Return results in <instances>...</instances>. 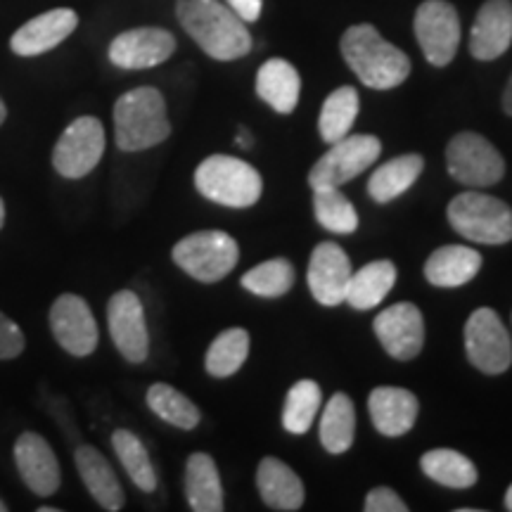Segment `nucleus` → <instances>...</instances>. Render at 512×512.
I'll list each match as a JSON object with an SVG mask.
<instances>
[{"label":"nucleus","mask_w":512,"mask_h":512,"mask_svg":"<svg viewBox=\"0 0 512 512\" xmlns=\"http://www.w3.org/2000/svg\"><path fill=\"white\" fill-rule=\"evenodd\" d=\"M178 22L214 60L230 62L252 50L247 24L219 0H178Z\"/></svg>","instance_id":"obj_1"},{"label":"nucleus","mask_w":512,"mask_h":512,"mask_svg":"<svg viewBox=\"0 0 512 512\" xmlns=\"http://www.w3.org/2000/svg\"><path fill=\"white\" fill-rule=\"evenodd\" d=\"M342 57L351 72L375 91H392L411 74L408 55L384 41L373 24H354L342 36Z\"/></svg>","instance_id":"obj_2"},{"label":"nucleus","mask_w":512,"mask_h":512,"mask_svg":"<svg viewBox=\"0 0 512 512\" xmlns=\"http://www.w3.org/2000/svg\"><path fill=\"white\" fill-rule=\"evenodd\" d=\"M114 133L124 152L150 150L171 136L164 95L152 86L133 88L114 102Z\"/></svg>","instance_id":"obj_3"},{"label":"nucleus","mask_w":512,"mask_h":512,"mask_svg":"<svg viewBox=\"0 0 512 512\" xmlns=\"http://www.w3.org/2000/svg\"><path fill=\"white\" fill-rule=\"evenodd\" d=\"M195 188L209 202L223 207H254L264 192L261 174L245 159L230 155H211L197 166Z\"/></svg>","instance_id":"obj_4"},{"label":"nucleus","mask_w":512,"mask_h":512,"mask_svg":"<svg viewBox=\"0 0 512 512\" xmlns=\"http://www.w3.org/2000/svg\"><path fill=\"white\" fill-rule=\"evenodd\" d=\"M448 223L460 238L479 245H505L512 240V209L498 197L479 190L460 192L446 209Z\"/></svg>","instance_id":"obj_5"},{"label":"nucleus","mask_w":512,"mask_h":512,"mask_svg":"<svg viewBox=\"0 0 512 512\" xmlns=\"http://www.w3.org/2000/svg\"><path fill=\"white\" fill-rule=\"evenodd\" d=\"M171 259L190 278L200 283H219L238 266L240 249L235 238L223 230H200L178 240Z\"/></svg>","instance_id":"obj_6"},{"label":"nucleus","mask_w":512,"mask_h":512,"mask_svg":"<svg viewBox=\"0 0 512 512\" xmlns=\"http://www.w3.org/2000/svg\"><path fill=\"white\" fill-rule=\"evenodd\" d=\"M446 169L467 188H489L505 176V159L484 136L463 131L446 147Z\"/></svg>","instance_id":"obj_7"},{"label":"nucleus","mask_w":512,"mask_h":512,"mask_svg":"<svg viewBox=\"0 0 512 512\" xmlns=\"http://www.w3.org/2000/svg\"><path fill=\"white\" fill-rule=\"evenodd\" d=\"M382 143L377 136H344L330 145V150L309 171L311 190L342 188L344 183L361 176L370 164L377 162Z\"/></svg>","instance_id":"obj_8"},{"label":"nucleus","mask_w":512,"mask_h":512,"mask_svg":"<svg viewBox=\"0 0 512 512\" xmlns=\"http://www.w3.org/2000/svg\"><path fill=\"white\" fill-rule=\"evenodd\" d=\"M465 351L484 375H503L512 363V342L494 309H477L465 323Z\"/></svg>","instance_id":"obj_9"},{"label":"nucleus","mask_w":512,"mask_h":512,"mask_svg":"<svg viewBox=\"0 0 512 512\" xmlns=\"http://www.w3.org/2000/svg\"><path fill=\"white\" fill-rule=\"evenodd\" d=\"M105 155V128L100 119L81 117L64 128L53 150V166L64 178L88 176Z\"/></svg>","instance_id":"obj_10"},{"label":"nucleus","mask_w":512,"mask_h":512,"mask_svg":"<svg viewBox=\"0 0 512 512\" xmlns=\"http://www.w3.org/2000/svg\"><path fill=\"white\" fill-rule=\"evenodd\" d=\"M415 36L432 67L453 62L460 46V17L448 0H425L415 12Z\"/></svg>","instance_id":"obj_11"},{"label":"nucleus","mask_w":512,"mask_h":512,"mask_svg":"<svg viewBox=\"0 0 512 512\" xmlns=\"http://www.w3.org/2000/svg\"><path fill=\"white\" fill-rule=\"evenodd\" d=\"M50 330L57 344L72 356H91L98 347V323L91 306L79 294H62L50 306Z\"/></svg>","instance_id":"obj_12"},{"label":"nucleus","mask_w":512,"mask_h":512,"mask_svg":"<svg viewBox=\"0 0 512 512\" xmlns=\"http://www.w3.org/2000/svg\"><path fill=\"white\" fill-rule=\"evenodd\" d=\"M107 325L119 354L128 363H143L150 354V335H147L143 302L136 292L121 290L112 294L107 304Z\"/></svg>","instance_id":"obj_13"},{"label":"nucleus","mask_w":512,"mask_h":512,"mask_svg":"<svg viewBox=\"0 0 512 512\" xmlns=\"http://www.w3.org/2000/svg\"><path fill=\"white\" fill-rule=\"evenodd\" d=\"M375 335L389 356L411 361L425 347V318L411 302H399L384 309L373 323Z\"/></svg>","instance_id":"obj_14"},{"label":"nucleus","mask_w":512,"mask_h":512,"mask_svg":"<svg viewBox=\"0 0 512 512\" xmlns=\"http://www.w3.org/2000/svg\"><path fill=\"white\" fill-rule=\"evenodd\" d=\"M176 53V38L166 29L140 27L119 34L110 46V60L121 69H150Z\"/></svg>","instance_id":"obj_15"},{"label":"nucleus","mask_w":512,"mask_h":512,"mask_svg":"<svg viewBox=\"0 0 512 512\" xmlns=\"http://www.w3.org/2000/svg\"><path fill=\"white\" fill-rule=\"evenodd\" d=\"M351 261L347 252L335 242H320L309 261V290L323 306H339L347 297L351 278Z\"/></svg>","instance_id":"obj_16"},{"label":"nucleus","mask_w":512,"mask_h":512,"mask_svg":"<svg viewBox=\"0 0 512 512\" xmlns=\"http://www.w3.org/2000/svg\"><path fill=\"white\" fill-rule=\"evenodd\" d=\"M15 463L24 484L36 496L48 498L60 489V465H57L53 448L41 434L24 432L15 441Z\"/></svg>","instance_id":"obj_17"},{"label":"nucleus","mask_w":512,"mask_h":512,"mask_svg":"<svg viewBox=\"0 0 512 512\" xmlns=\"http://www.w3.org/2000/svg\"><path fill=\"white\" fill-rule=\"evenodd\" d=\"M512 43V0H486L470 31V53L491 62L508 53Z\"/></svg>","instance_id":"obj_18"},{"label":"nucleus","mask_w":512,"mask_h":512,"mask_svg":"<svg viewBox=\"0 0 512 512\" xmlns=\"http://www.w3.org/2000/svg\"><path fill=\"white\" fill-rule=\"evenodd\" d=\"M79 27V15L69 8H57L50 12H43L31 19V22L24 24L15 31L12 36L10 48L12 53L22 57H34L41 53H48L60 46V43L67 38L72 31Z\"/></svg>","instance_id":"obj_19"},{"label":"nucleus","mask_w":512,"mask_h":512,"mask_svg":"<svg viewBox=\"0 0 512 512\" xmlns=\"http://www.w3.org/2000/svg\"><path fill=\"white\" fill-rule=\"evenodd\" d=\"M370 420L384 437H401L411 432L420 413L418 396L403 387H377L368 399Z\"/></svg>","instance_id":"obj_20"},{"label":"nucleus","mask_w":512,"mask_h":512,"mask_svg":"<svg viewBox=\"0 0 512 512\" xmlns=\"http://www.w3.org/2000/svg\"><path fill=\"white\" fill-rule=\"evenodd\" d=\"M256 486H259L261 501L271 510L294 512L304 505L306 491L302 479L290 465L280 458H264L256 470Z\"/></svg>","instance_id":"obj_21"},{"label":"nucleus","mask_w":512,"mask_h":512,"mask_svg":"<svg viewBox=\"0 0 512 512\" xmlns=\"http://www.w3.org/2000/svg\"><path fill=\"white\" fill-rule=\"evenodd\" d=\"M76 467H79V475L86 484L88 494L95 498V503L100 508L117 512L124 508V489H121L117 475H114L112 465L107 463V458L102 456L98 448L93 446H79L74 453Z\"/></svg>","instance_id":"obj_22"},{"label":"nucleus","mask_w":512,"mask_h":512,"mask_svg":"<svg viewBox=\"0 0 512 512\" xmlns=\"http://www.w3.org/2000/svg\"><path fill=\"white\" fill-rule=\"evenodd\" d=\"M482 268V254L465 245H446L434 249L425 261V278L434 287H460L470 283Z\"/></svg>","instance_id":"obj_23"},{"label":"nucleus","mask_w":512,"mask_h":512,"mask_svg":"<svg viewBox=\"0 0 512 512\" xmlns=\"http://www.w3.org/2000/svg\"><path fill=\"white\" fill-rule=\"evenodd\" d=\"M302 93L299 72L283 57H273L261 64L256 74V95L278 114H292Z\"/></svg>","instance_id":"obj_24"},{"label":"nucleus","mask_w":512,"mask_h":512,"mask_svg":"<svg viewBox=\"0 0 512 512\" xmlns=\"http://www.w3.org/2000/svg\"><path fill=\"white\" fill-rule=\"evenodd\" d=\"M185 498L195 512H221L223 486L219 467L207 453H192L185 465Z\"/></svg>","instance_id":"obj_25"},{"label":"nucleus","mask_w":512,"mask_h":512,"mask_svg":"<svg viewBox=\"0 0 512 512\" xmlns=\"http://www.w3.org/2000/svg\"><path fill=\"white\" fill-rule=\"evenodd\" d=\"M396 283V266L392 261H370L361 268V271L351 273L349 285H347V302L351 309L356 311H368L375 309L377 304L392 292Z\"/></svg>","instance_id":"obj_26"},{"label":"nucleus","mask_w":512,"mask_h":512,"mask_svg":"<svg viewBox=\"0 0 512 512\" xmlns=\"http://www.w3.org/2000/svg\"><path fill=\"white\" fill-rule=\"evenodd\" d=\"M422 171H425L422 155H403L389 159V162L377 166L375 174L370 176L368 195L380 204L392 202L418 181Z\"/></svg>","instance_id":"obj_27"},{"label":"nucleus","mask_w":512,"mask_h":512,"mask_svg":"<svg viewBox=\"0 0 512 512\" xmlns=\"http://www.w3.org/2000/svg\"><path fill=\"white\" fill-rule=\"evenodd\" d=\"M420 467L432 482L448 489H470L477 484V467L463 453L453 448H434L420 458Z\"/></svg>","instance_id":"obj_28"},{"label":"nucleus","mask_w":512,"mask_h":512,"mask_svg":"<svg viewBox=\"0 0 512 512\" xmlns=\"http://www.w3.org/2000/svg\"><path fill=\"white\" fill-rule=\"evenodd\" d=\"M356 408L347 394L337 392L323 408L320 418V441L328 453H344L354 444Z\"/></svg>","instance_id":"obj_29"},{"label":"nucleus","mask_w":512,"mask_h":512,"mask_svg":"<svg viewBox=\"0 0 512 512\" xmlns=\"http://www.w3.org/2000/svg\"><path fill=\"white\" fill-rule=\"evenodd\" d=\"M358 107H361V98H358L354 86L337 88L325 98L318 119L320 136H323L325 143H337V140L349 136L351 126L358 117Z\"/></svg>","instance_id":"obj_30"},{"label":"nucleus","mask_w":512,"mask_h":512,"mask_svg":"<svg viewBox=\"0 0 512 512\" xmlns=\"http://www.w3.org/2000/svg\"><path fill=\"white\" fill-rule=\"evenodd\" d=\"M147 406L164 422L178 430H195L200 425V408L171 384L157 382L147 389Z\"/></svg>","instance_id":"obj_31"},{"label":"nucleus","mask_w":512,"mask_h":512,"mask_svg":"<svg viewBox=\"0 0 512 512\" xmlns=\"http://www.w3.org/2000/svg\"><path fill=\"white\" fill-rule=\"evenodd\" d=\"M249 356V332L245 328L223 330L207 351V373L211 377H230L245 366Z\"/></svg>","instance_id":"obj_32"},{"label":"nucleus","mask_w":512,"mask_h":512,"mask_svg":"<svg viewBox=\"0 0 512 512\" xmlns=\"http://www.w3.org/2000/svg\"><path fill=\"white\" fill-rule=\"evenodd\" d=\"M112 446L114 451H117L121 465H124L126 475L131 477V482L136 484L140 491H145V494H152V491L157 489V475L143 441H140L133 432L117 430L112 434Z\"/></svg>","instance_id":"obj_33"},{"label":"nucleus","mask_w":512,"mask_h":512,"mask_svg":"<svg viewBox=\"0 0 512 512\" xmlns=\"http://www.w3.org/2000/svg\"><path fill=\"white\" fill-rule=\"evenodd\" d=\"M313 214L320 226L335 235H351L358 230V214L354 204L339 188L313 190Z\"/></svg>","instance_id":"obj_34"},{"label":"nucleus","mask_w":512,"mask_h":512,"mask_svg":"<svg viewBox=\"0 0 512 512\" xmlns=\"http://www.w3.org/2000/svg\"><path fill=\"white\" fill-rule=\"evenodd\" d=\"M320 403H323V394H320L318 382L299 380L297 384H292V389L287 392L283 411L285 430L292 434L309 432L320 411Z\"/></svg>","instance_id":"obj_35"},{"label":"nucleus","mask_w":512,"mask_h":512,"mask_svg":"<svg viewBox=\"0 0 512 512\" xmlns=\"http://www.w3.org/2000/svg\"><path fill=\"white\" fill-rule=\"evenodd\" d=\"M294 285V266L287 259H271L242 275V287L256 297H283Z\"/></svg>","instance_id":"obj_36"},{"label":"nucleus","mask_w":512,"mask_h":512,"mask_svg":"<svg viewBox=\"0 0 512 512\" xmlns=\"http://www.w3.org/2000/svg\"><path fill=\"white\" fill-rule=\"evenodd\" d=\"M24 351V332L17 323L0 313V361L17 358Z\"/></svg>","instance_id":"obj_37"},{"label":"nucleus","mask_w":512,"mask_h":512,"mask_svg":"<svg viewBox=\"0 0 512 512\" xmlns=\"http://www.w3.org/2000/svg\"><path fill=\"white\" fill-rule=\"evenodd\" d=\"M366 512H408V505L403 503V498L396 494L389 486H375L373 491L366 496L363 503Z\"/></svg>","instance_id":"obj_38"},{"label":"nucleus","mask_w":512,"mask_h":512,"mask_svg":"<svg viewBox=\"0 0 512 512\" xmlns=\"http://www.w3.org/2000/svg\"><path fill=\"white\" fill-rule=\"evenodd\" d=\"M226 3L245 24L256 22L261 17V8H264V0H226Z\"/></svg>","instance_id":"obj_39"},{"label":"nucleus","mask_w":512,"mask_h":512,"mask_svg":"<svg viewBox=\"0 0 512 512\" xmlns=\"http://www.w3.org/2000/svg\"><path fill=\"white\" fill-rule=\"evenodd\" d=\"M503 112L508 114V117H512V76H510L508 86H505V91H503Z\"/></svg>","instance_id":"obj_40"},{"label":"nucleus","mask_w":512,"mask_h":512,"mask_svg":"<svg viewBox=\"0 0 512 512\" xmlns=\"http://www.w3.org/2000/svg\"><path fill=\"white\" fill-rule=\"evenodd\" d=\"M238 145L242 147V150H249V147H252V133L245 131V128H240V133H238Z\"/></svg>","instance_id":"obj_41"},{"label":"nucleus","mask_w":512,"mask_h":512,"mask_svg":"<svg viewBox=\"0 0 512 512\" xmlns=\"http://www.w3.org/2000/svg\"><path fill=\"white\" fill-rule=\"evenodd\" d=\"M505 508L512 512V484H510V489L505 491Z\"/></svg>","instance_id":"obj_42"},{"label":"nucleus","mask_w":512,"mask_h":512,"mask_svg":"<svg viewBox=\"0 0 512 512\" xmlns=\"http://www.w3.org/2000/svg\"><path fill=\"white\" fill-rule=\"evenodd\" d=\"M5 117H8V110H5V102L0 100V124H3Z\"/></svg>","instance_id":"obj_43"},{"label":"nucleus","mask_w":512,"mask_h":512,"mask_svg":"<svg viewBox=\"0 0 512 512\" xmlns=\"http://www.w3.org/2000/svg\"><path fill=\"white\" fill-rule=\"evenodd\" d=\"M3 223H5V204L0 200V228H3Z\"/></svg>","instance_id":"obj_44"},{"label":"nucleus","mask_w":512,"mask_h":512,"mask_svg":"<svg viewBox=\"0 0 512 512\" xmlns=\"http://www.w3.org/2000/svg\"><path fill=\"white\" fill-rule=\"evenodd\" d=\"M38 512H60L57 508H38Z\"/></svg>","instance_id":"obj_45"},{"label":"nucleus","mask_w":512,"mask_h":512,"mask_svg":"<svg viewBox=\"0 0 512 512\" xmlns=\"http://www.w3.org/2000/svg\"><path fill=\"white\" fill-rule=\"evenodd\" d=\"M5 510H8V505H5L3 501H0V512H5Z\"/></svg>","instance_id":"obj_46"}]
</instances>
